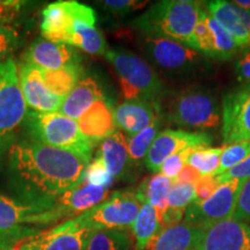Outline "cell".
Segmentation results:
<instances>
[{
    "label": "cell",
    "mask_w": 250,
    "mask_h": 250,
    "mask_svg": "<svg viewBox=\"0 0 250 250\" xmlns=\"http://www.w3.org/2000/svg\"><path fill=\"white\" fill-rule=\"evenodd\" d=\"M197 149H203V148L193 147V146H191V147H187L184 148L183 151L169 156V158L162 164L159 173L162 174L166 177H168V179H170L174 182L175 179H176V176L181 171V169L183 168V166L188 162L189 156L191 155L193 152L197 151Z\"/></svg>",
    "instance_id": "cell-36"
},
{
    "label": "cell",
    "mask_w": 250,
    "mask_h": 250,
    "mask_svg": "<svg viewBox=\"0 0 250 250\" xmlns=\"http://www.w3.org/2000/svg\"><path fill=\"white\" fill-rule=\"evenodd\" d=\"M160 112V105L132 100L122 102L114 109V120L117 127L132 137L148 127Z\"/></svg>",
    "instance_id": "cell-20"
},
{
    "label": "cell",
    "mask_w": 250,
    "mask_h": 250,
    "mask_svg": "<svg viewBox=\"0 0 250 250\" xmlns=\"http://www.w3.org/2000/svg\"><path fill=\"white\" fill-rule=\"evenodd\" d=\"M245 182L234 180L224 183L208 199L193 202L184 213V223L203 229L232 218Z\"/></svg>",
    "instance_id": "cell-9"
},
{
    "label": "cell",
    "mask_w": 250,
    "mask_h": 250,
    "mask_svg": "<svg viewBox=\"0 0 250 250\" xmlns=\"http://www.w3.org/2000/svg\"><path fill=\"white\" fill-rule=\"evenodd\" d=\"M103 7L108 9L115 15H126L132 13L133 11H137L144 5H146V1H136V0H105L101 2Z\"/></svg>",
    "instance_id": "cell-39"
},
{
    "label": "cell",
    "mask_w": 250,
    "mask_h": 250,
    "mask_svg": "<svg viewBox=\"0 0 250 250\" xmlns=\"http://www.w3.org/2000/svg\"><path fill=\"white\" fill-rule=\"evenodd\" d=\"M58 221L62 219L55 208L0 193V246L12 247L15 242L39 233L43 226Z\"/></svg>",
    "instance_id": "cell-5"
},
{
    "label": "cell",
    "mask_w": 250,
    "mask_h": 250,
    "mask_svg": "<svg viewBox=\"0 0 250 250\" xmlns=\"http://www.w3.org/2000/svg\"><path fill=\"white\" fill-rule=\"evenodd\" d=\"M186 210L175 208L167 206V208L160 214V223L162 228H168L171 226H176L182 220Z\"/></svg>",
    "instance_id": "cell-43"
},
{
    "label": "cell",
    "mask_w": 250,
    "mask_h": 250,
    "mask_svg": "<svg viewBox=\"0 0 250 250\" xmlns=\"http://www.w3.org/2000/svg\"><path fill=\"white\" fill-rule=\"evenodd\" d=\"M76 1H56L46 6L42 13L41 33L43 39L72 45Z\"/></svg>",
    "instance_id": "cell-19"
},
{
    "label": "cell",
    "mask_w": 250,
    "mask_h": 250,
    "mask_svg": "<svg viewBox=\"0 0 250 250\" xmlns=\"http://www.w3.org/2000/svg\"><path fill=\"white\" fill-rule=\"evenodd\" d=\"M0 250H18V249H14V248H12V247H6V246H0Z\"/></svg>",
    "instance_id": "cell-45"
},
{
    "label": "cell",
    "mask_w": 250,
    "mask_h": 250,
    "mask_svg": "<svg viewBox=\"0 0 250 250\" xmlns=\"http://www.w3.org/2000/svg\"><path fill=\"white\" fill-rule=\"evenodd\" d=\"M212 137L205 132H188L183 130L167 129L158 134L144 159V165L153 173L158 174L161 166L171 155L187 147L208 148Z\"/></svg>",
    "instance_id": "cell-13"
},
{
    "label": "cell",
    "mask_w": 250,
    "mask_h": 250,
    "mask_svg": "<svg viewBox=\"0 0 250 250\" xmlns=\"http://www.w3.org/2000/svg\"><path fill=\"white\" fill-rule=\"evenodd\" d=\"M219 188V183L215 180L213 175H208V176H202L195 183L196 190V201L195 202H203L208 199L212 193Z\"/></svg>",
    "instance_id": "cell-41"
},
{
    "label": "cell",
    "mask_w": 250,
    "mask_h": 250,
    "mask_svg": "<svg viewBox=\"0 0 250 250\" xmlns=\"http://www.w3.org/2000/svg\"><path fill=\"white\" fill-rule=\"evenodd\" d=\"M77 122L81 133L93 145L116 132L114 109L105 99L98 100Z\"/></svg>",
    "instance_id": "cell-21"
},
{
    "label": "cell",
    "mask_w": 250,
    "mask_h": 250,
    "mask_svg": "<svg viewBox=\"0 0 250 250\" xmlns=\"http://www.w3.org/2000/svg\"><path fill=\"white\" fill-rule=\"evenodd\" d=\"M221 132L225 145L250 140V83L224 96Z\"/></svg>",
    "instance_id": "cell-12"
},
{
    "label": "cell",
    "mask_w": 250,
    "mask_h": 250,
    "mask_svg": "<svg viewBox=\"0 0 250 250\" xmlns=\"http://www.w3.org/2000/svg\"><path fill=\"white\" fill-rule=\"evenodd\" d=\"M24 62L41 70L54 71L74 65H81L80 56L72 45L55 43L44 39L37 40L24 55Z\"/></svg>",
    "instance_id": "cell-18"
},
{
    "label": "cell",
    "mask_w": 250,
    "mask_h": 250,
    "mask_svg": "<svg viewBox=\"0 0 250 250\" xmlns=\"http://www.w3.org/2000/svg\"><path fill=\"white\" fill-rule=\"evenodd\" d=\"M206 14L208 11L202 4L201 11H199L198 22L195 28V42L196 50L208 56V57L214 58V44H213V36H212L211 29L206 20Z\"/></svg>",
    "instance_id": "cell-33"
},
{
    "label": "cell",
    "mask_w": 250,
    "mask_h": 250,
    "mask_svg": "<svg viewBox=\"0 0 250 250\" xmlns=\"http://www.w3.org/2000/svg\"><path fill=\"white\" fill-rule=\"evenodd\" d=\"M171 186H173V181L158 173L153 175L149 179H146L145 182L138 189V192L144 197V199L156 208L159 218L168 206L167 197Z\"/></svg>",
    "instance_id": "cell-28"
},
{
    "label": "cell",
    "mask_w": 250,
    "mask_h": 250,
    "mask_svg": "<svg viewBox=\"0 0 250 250\" xmlns=\"http://www.w3.org/2000/svg\"><path fill=\"white\" fill-rule=\"evenodd\" d=\"M29 140L64 149L92 160L94 145L81 133L78 122L62 112L29 111L26 121Z\"/></svg>",
    "instance_id": "cell-3"
},
{
    "label": "cell",
    "mask_w": 250,
    "mask_h": 250,
    "mask_svg": "<svg viewBox=\"0 0 250 250\" xmlns=\"http://www.w3.org/2000/svg\"><path fill=\"white\" fill-rule=\"evenodd\" d=\"M98 158L102 160L112 179H120L130 169V154L126 136L116 131L100 143Z\"/></svg>",
    "instance_id": "cell-23"
},
{
    "label": "cell",
    "mask_w": 250,
    "mask_h": 250,
    "mask_svg": "<svg viewBox=\"0 0 250 250\" xmlns=\"http://www.w3.org/2000/svg\"><path fill=\"white\" fill-rule=\"evenodd\" d=\"M206 20H208V24L211 29L212 36H213L214 59H219V61L232 59L240 50L237 48L235 41L208 14V12L206 14Z\"/></svg>",
    "instance_id": "cell-31"
},
{
    "label": "cell",
    "mask_w": 250,
    "mask_h": 250,
    "mask_svg": "<svg viewBox=\"0 0 250 250\" xmlns=\"http://www.w3.org/2000/svg\"><path fill=\"white\" fill-rule=\"evenodd\" d=\"M104 99L102 86L92 74L83 76L72 92L62 100L59 112L78 121L98 100Z\"/></svg>",
    "instance_id": "cell-22"
},
{
    "label": "cell",
    "mask_w": 250,
    "mask_h": 250,
    "mask_svg": "<svg viewBox=\"0 0 250 250\" xmlns=\"http://www.w3.org/2000/svg\"><path fill=\"white\" fill-rule=\"evenodd\" d=\"M93 232L80 218L68 219L48 229L15 242L18 250H83L89 234Z\"/></svg>",
    "instance_id": "cell-10"
},
{
    "label": "cell",
    "mask_w": 250,
    "mask_h": 250,
    "mask_svg": "<svg viewBox=\"0 0 250 250\" xmlns=\"http://www.w3.org/2000/svg\"><path fill=\"white\" fill-rule=\"evenodd\" d=\"M196 201L195 184L173 183L167 197V205L169 208L186 210Z\"/></svg>",
    "instance_id": "cell-35"
},
{
    "label": "cell",
    "mask_w": 250,
    "mask_h": 250,
    "mask_svg": "<svg viewBox=\"0 0 250 250\" xmlns=\"http://www.w3.org/2000/svg\"><path fill=\"white\" fill-rule=\"evenodd\" d=\"M169 120L179 126L190 129H213L220 124L217 100L203 89H188L171 102Z\"/></svg>",
    "instance_id": "cell-8"
},
{
    "label": "cell",
    "mask_w": 250,
    "mask_h": 250,
    "mask_svg": "<svg viewBox=\"0 0 250 250\" xmlns=\"http://www.w3.org/2000/svg\"><path fill=\"white\" fill-rule=\"evenodd\" d=\"M237 79L241 83H250V49L243 51L235 62Z\"/></svg>",
    "instance_id": "cell-42"
},
{
    "label": "cell",
    "mask_w": 250,
    "mask_h": 250,
    "mask_svg": "<svg viewBox=\"0 0 250 250\" xmlns=\"http://www.w3.org/2000/svg\"><path fill=\"white\" fill-rule=\"evenodd\" d=\"M201 6L193 0H162L137 18L133 26L146 36L166 37L196 50L195 28Z\"/></svg>",
    "instance_id": "cell-2"
},
{
    "label": "cell",
    "mask_w": 250,
    "mask_h": 250,
    "mask_svg": "<svg viewBox=\"0 0 250 250\" xmlns=\"http://www.w3.org/2000/svg\"><path fill=\"white\" fill-rule=\"evenodd\" d=\"M111 193L109 188L94 186L83 181L56 199L54 203L55 210L62 220L78 218L107 201Z\"/></svg>",
    "instance_id": "cell-15"
},
{
    "label": "cell",
    "mask_w": 250,
    "mask_h": 250,
    "mask_svg": "<svg viewBox=\"0 0 250 250\" xmlns=\"http://www.w3.org/2000/svg\"><path fill=\"white\" fill-rule=\"evenodd\" d=\"M232 219L250 224V179L243 184Z\"/></svg>",
    "instance_id": "cell-38"
},
{
    "label": "cell",
    "mask_w": 250,
    "mask_h": 250,
    "mask_svg": "<svg viewBox=\"0 0 250 250\" xmlns=\"http://www.w3.org/2000/svg\"><path fill=\"white\" fill-rule=\"evenodd\" d=\"M90 161L33 140L15 142L6 151L8 186L15 198L55 208L59 196L83 182Z\"/></svg>",
    "instance_id": "cell-1"
},
{
    "label": "cell",
    "mask_w": 250,
    "mask_h": 250,
    "mask_svg": "<svg viewBox=\"0 0 250 250\" xmlns=\"http://www.w3.org/2000/svg\"><path fill=\"white\" fill-rule=\"evenodd\" d=\"M112 180L114 179L108 173L107 168H105V166L101 159L98 158V156L92 159V161L89 162L85 170L83 181H86V182L90 184H94V186L109 188Z\"/></svg>",
    "instance_id": "cell-37"
},
{
    "label": "cell",
    "mask_w": 250,
    "mask_h": 250,
    "mask_svg": "<svg viewBox=\"0 0 250 250\" xmlns=\"http://www.w3.org/2000/svg\"><path fill=\"white\" fill-rule=\"evenodd\" d=\"M143 49L155 66L170 73L195 70L202 61L198 51L166 37L144 35Z\"/></svg>",
    "instance_id": "cell-11"
},
{
    "label": "cell",
    "mask_w": 250,
    "mask_h": 250,
    "mask_svg": "<svg viewBox=\"0 0 250 250\" xmlns=\"http://www.w3.org/2000/svg\"><path fill=\"white\" fill-rule=\"evenodd\" d=\"M144 197L137 191H114L107 201L80 215V220L90 229H118L132 228L138 215Z\"/></svg>",
    "instance_id": "cell-7"
},
{
    "label": "cell",
    "mask_w": 250,
    "mask_h": 250,
    "mask_svg": "<svg viewBox=\"0 0 250 250\" xmlns=\"http://www.w3.org/2000/svg\"><path fill=\"white\" fill-rule=\"evenodd\" d=\"M224 149L225 147L197 149L189 156L187 164L192 166L202 176L214 175L220 164V158Z\"/></svg>",
    "instance_id": "cell-32"
},
{
    "label": "cell",
    "mask_w": 250,
    "mask_h": 250,
    "mask_svg": "<svg viewBox=\"0 0 250 250\" xmlns=\"http://www.w3.org/2000/svg\"><path fill=\"white\" fill-rule=\"evenodd\" d=\"M219 186L221 184L230 182L234 180H241V181H248L250 179V156L236 165L235 167L230 168L225 174L219 175V176H214Z\"/></svg>",
    "instance_id": "cell-40"
},
{
    "label": "cell",
    "mask_w": 250,
    "mask_h": 250,
    "mask_svg": "<svg viewBox=\"0 0 250 250\" xmlns=\"http://www.w3.org/2000/svg\"><path fill=\"white\" fill-rule=\"evenodd\" d=\"M201 228L189 224L164 228L151 242L147 250H195Z\"/></svg>",
    "instance_id": "cell-25"
},
{
    "label": "cell",
    "mask_w": 250,
    "mask_h": 250,
    "mask_svg": "<svg viewBox=\"0 0 250 250\" xmlns=\"http://www.w3.org/2000/svg\"><path fill=\"white\" fill-rule=\"evenodd\" d=\"M42 73L45 85L50 92L62 100L66 98L72 92V89L76 87L80 78L83 76L81 65H74V66L54 71L42 70Z\"/></svg>",
    "instance_id": "cell-27"
},
{
    "label": "cell",
    "mask_w": 250,
    "mask_h": 250,
    "mask_svg": "<svg viewBox=\"0 0 250 250\" xmlns=\"http://www.w3.org/2000/svg\"><path fill=\"white\" fill-rule=\"evenodd\" d=\"M162 126V115L161 112L154 118L152 124L142 132L136 136L127 138V145H129V154L131 164L137 165L144 161L146 154H147L149 147L154 142L158 134L160 133L159 130Z\"/></svg>",
    "instance_id": "cell-30"
},
{
    "label": "cell",
    "mask_w": 250,
    "mask_h": 250,
    "mask_svg": "<svg viewBox=\"0 0 250 250\" xmlns=\"http://www.w3.org/2000/svg\"><path fill=\"white\" fill-rule=\"evenodd\" d=\"M18 73L24 101L31 110L37 112L59 111L62 100L50 92L40 67L23 62L19 67Z\"/></svg>",
    "instance_id": "cell-16"
},
{
    "label": "cell",
    "mask_w": 250,
    "mask_h": 250,
    "mask_svg": "<svg viewBox=\"0 0 250 250\" xmlns=\"http://www.w3.org/2000/svg\"><path fill=\"white\" fill-rule=\"evenodd\" d=\"M104 56L116 72L125 101L137 100L160 105L164 83L147 62L125 50H109Z\"/></svg>",
    "instance_id": "cell-4"
},
{
    "label": "cell",
    "mask_w": 250,
    "mask_h": 250,
    "mask_svg": "<svg viewBox=\"0 0 250 250\" xmlns=\"http://www.w3.org/2000/svg\"><path fill=\"white\" fill-rule=\"evenodd\" d=\"M28 114L17 62L12 57L0 59V155L15 143L18 131L26 124Z\"/></svg>",
    "instance_id": "cell-6"
},
{
    "label": "cell",
    "mask_w": 250,
    "mask_h": 250,
    "mask_svg": "<svg viewBox=\"0 0 250 250\" xmlns=\"http://www.w3.org/2000/svg\"><path fill=\"white\" fill-rule=\"evenodd\" d=\"M130 246L126 230L95 229L89 234L83 250H129Z\"/></svg>",
    "instance_id": "cell-29"
},
{
    "label": "cell",
    "mask_w": 250,
    "mask_h": 250,
    "mask_svg": "<svg viewBox=\"0 0 250 250\" xmlns=\"http://www.w3.org/2000/svg\"><path fill=\"white\" fill-rule=\"evenodd\" d=\"M248 156H250V140L245 143L234 144V145L225 147L220 158V164H219L218 169L213 176L225 174L230 168L235 167L240 162L246 160Z\"/></svg>",
    "instance_id": "cell-34"
},
{
    "label": "cell",
    "mask_w": 250,
    "mask_h": 250,
    "mask_svg": "<svg viewBox=\"0 0 250 250\" xmlns=\"http://www.w3.org/2000/svg\"><path fill=\"white\" fill-rule=\"evenodd\" d=\"M206 11L233 37L240 50L250 49V12L226 0L205 2Z\"/></svg>",
    "instance_id": "cell-17"
},
{
    "label": "cell",
    "mask_w": 250,
    "mask_h": 250,
    "mask_svg": "<svg viewBox=\"0 0 250 250\" xmlns=\"http://www.w3.org/2000/svg\"><path fill=\"white\" fill-rule=\"evenodd\" d=\"M202 177V175L197 171L192 166L189 164H186L183 166V168L181 169L179 175L176 176V179L173 183H192L195 184L197 181Z\"/></svg>",
    "instance_id": "cell-44"
},
{
    "label": "cell",
    "mask_w": 250,
    "mask_h": 250,
    "mask_svg": "<svg viewBox=\"0 0 250 250\" xmlns=\"http://www.w3.org/2000/svg\"><path fill=\"white\" fill-rule=\"evenodd\" d=\"M131 229L136 240V250L147 248L148 243L162 230L158 211L147 201L143 202Z\"/></svg>",
    "instance_id": "cell-26"
},
{
    "label": "cell",
    "mask_w": 250,
    "mask_h": 250,
    "mask_svg": "<svg viewBox=\"0 0 250 250\" xmlns=\"http://www.w3.org/2000/svg\"><path fill=\"white\" fill-rule=\"evenodd\" d=\"M195 250H250V224L230 218L203 228Z\"/></svg>",
    "instance_id": "cell-14"
},
{
    "label": "cell",
    "mask_w": 250,
    "mask_h": 250,
    "mask_svg": "<svg viewBox=\"0 0 250 250\" xmlns=\"http://www.w3.org/2000/svg\"><path fill=\"white\" fill-rule=\"evenodd\" d=\"M23 2L0 0V59L18 48L21 35V9Z\"/></svg>",
    "instance_id": "cell-24"
}]
</instances>
